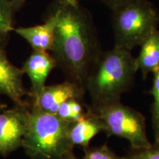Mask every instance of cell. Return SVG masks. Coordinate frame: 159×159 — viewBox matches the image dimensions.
<instances>
[{
  "mask_svg": "<svg viewBox=\"0 0 159 159\" xmlns=\"http://www.w3.org/2000/svg\"><path fill=\"white\" fill-rule=\"evenodd\" d=\"M55 5L59 18L50 54L67 80L84 88L89 71L102 52L94 20L79 3L71 5L56 0Z\"/></svg>",
  "mask_w": 159,
  "mask_h": 159,
  "instance_id": "obj_1",
  "label": "cell"
},
{
  "mask_svg": "<svg viewBox=\"0 0 159 159\" xmlns=\"http://www.w3.org/2000/svg\"><path fill=\"white\" fill-rule=\"evenodd\" d=\"M138 70L130 51L114 47L101 52L84 85L93 106L120 101L122 94L132 87Z\"/></svg>",
  "mask_w": 159,
  "mask_h": 159,
  "instance_id": "obj_2",
  "label": "cell"
},
{
  "mask_svg": "<svg viewBox=\"0 0 159 159\" xmlns=\"http://www.w3.org/2000/svg\"><path fill=\"white\" fill-rule=\"evenodd\" d=\"M71 123L32 102L21 148L30 159H63L74 148L69 139Z\"/></svg>",
  "mask_w": 159,
  "mask_h": 159,
  "instance_id": "obj_3",
  "label": "cell"
},
{
  "mask_svg": "<svg viewBox=\"0 0 159 159\" xmlns=\"http://www.w3.org/2000/svg\"><path fill=\"white\" fill-rule=\"evenodd\" d=\"M112 11L115 47L130 51L158 29L159 14L148 0H131Z\"/></svg>",
  "mask_w": 159,
  "mask_h": 159,
  "instance_id": "obj_4",
  "label": "cell"
},
{
  "mask_svg": "<svg viewBox=\"0 0 159 159\" xmlns=\"http://www.w3.org/2000/svg\"><path fill=\"white\" fill-rule=\"evenodd\" d=\"M89 108L100 119L108 136L126 139L133 150L148 148L152 145L147 136L145 118L139 111L120 101Z\"/></svg>",
  "mask_w": 159,
  "mask_h": 159,
  "instance_id": "obj_5",
  "label": "cell"
},
{
  "mask_svg": "<svg viewBox=\"0 0 159 159\" xmlns=\"http://www.w3.org/2000/svg\"><path fill=\"white\" fill-rule=\"evenodd\" d=\"M30 109L16 105L0 111V156H6L21 148L27 129Z\"/></svg>",
  "mask_w": 159,
  "mask_h": 159,
  "instance_id": "obj_6",
  "label": "cell"
},
{
  "mask_svg": "<svg viewBox=\"0 0 159 159\" xmlns=\"http://www.w3.org/2000/svg\"><path fill=\"white\" fill-rule=\"evenodd\" d=\"M85 94L84 88L74 82L66 80L57 84L46 85L39 97L32 99V102L36 104L45 112L56 114L63 102L71 99L83 101Z\"/></svg>",
  "mask_w": 159,
  "mask_h": 159,
  "instance_id": "obj_7",
  "label": "cell"
},
{
  "mask_svg": "<svg viewBox=\"0 0 159 159\" xmlns=\"http://www.w3.org/2000/svg\"><path fill=\"white\" fill-rule=\"evenodd\" d=\"M58 18L59 11L55 4L43 24L32 27H18L14 28L13 31L25 39L33 50L50 52L54 42Z\"/></svg>",
  "mask_w": 159,
  "mask_h": 159,
  "instance_id": "obj_8",
  "label": "cell"
},
{
  "mask_svg": "<svg viewBox=\"0 0 159 159\" xmlns=\"http://www.w3.org/2000/svg\"><path fill=\"white\" fill-rule=\"evenodd\" d=\"M21 68L16 66L7 57L4 49H0V94L7 97L16 105H27V94L23 83Z\"/></svg>",
  "mask_w": 159,
  "mask_h": 159,
  "instance_id": "obj_9",
  "label": "cell"
},
{
  "mask_svg": "<svg viewBox=\"0 0 159 159\" xmlns=\"http://www.w3.org/2000/svg\"><path fill=\"white\" fill-rule=\"evenodd\" d=\"M55 67L56 63L49 52L33 50L27 57L21 69L30 80L32 99L39 97L47 85L46 82L49 74Z\"/></svg>",
  "mask_w": 159,
  "mask_h": 159,
  "instance_id": "obj_10",
  "label": "cell"
},
{
  "mask_svg": "<svg viewBox=\"0 0 159 159\" xmlns=\"http://www.w3.org/2000/svg\"><path fill=\"white\" fill-rule=\"evenodd\" d=\"M102 131L104 132V127L102 122L89 107L86 116L71 123L69 129V139L73 146L78 145L85 150L89 148L91 139Z\"/></svg>",
  "mask_w": 159,
  "mask_h": 159,
  "instance_id": "obj_11",
  "label": "cell"
},
{
  "mask_svg": "<svg viewBox=\"0 0 159 159\" xmlns=\"http://www.w3.org/2000/svg\"><path fill=\"white\" fill-rule=\"evenodd\" d=\"M140 46L136 61L138 69L145 79L150 73L153 74L159 69V30L152 32Z\"/></svg>",
  "mask_w": 159,
  "mask_h": 159,
  "instance_id": "obj_12",
  "label": "cell"
},
{
  "mask_svg": "<svg viewBox=\"0 0 159 159\" xmlns=\"http://www.w3.org/2000/svg\"><path fill=\"white\" fill-rule=\"evenodd\" d=\"M11 0H0V49H5L11 32L13 31L14 14Z\"/></svg>",
  "mask_w": 159,
  "mask_h": 159,
  "instance_id": "obj_13",
  "label": "cell"
},
{
  "mask_svg": "<svg viewBox=\"0 0 159 159\" xmlns=\"http://www.w3.org/2000/svg\"><path fill=\"white\" fill-rule=\"evenodd\" d=\"M82 100L77 99H71L66 101L61 105L57 115L60 118L69 122H75L86 116L89 108L85 110Z\"/></svg>",
  "mask_w": 159,
  "mask_h": 159,
  "instance_id": "obj_14",
  "label": "cell"
},
{
  "mask_svg": "<svg viewBox=\"0 0 159 159\" xmlns=\"http://www.w3.org/2000/svg\"><path fill=\"white\" fill-rule=\"evenodd\" d=\"M152 86L149 94L153 97L152 106V126L156 142L159 143V69L153 73Z\"/></svg>",
  "mask_w": 159,
  "mask_h": 159,
  "instance_id": "obj_15",
  "label": "cell"
},
{
  "mask_svg": "<svg viewBox=\"0 0 159 159\" xmlns=\"http://www.w3.org/2000/svg\"><path fill=\"white\" fill-rule=\"evenodd\" d=\"M83 159H124L113 152L106 144L85 150Z\"/></svg>",
  "mask_w": 159,
  "mask_h": 159,
  "instance_id": "obj_16",
  "label": "cell"
},
{
  "mask_svg": "<svg viewBox=\"0 0 159 159\" xmlns=\"http://www.w3.org/2000/svg\"><path fill=\"white\" fill-rule=\"evenodd\" d=\"M124 159H159V143H155L148 148L134 150Z\"/></svg>",
  "mask_w": 159,
  "mask_h": 159,
  "instance_id": "obj_17",
  "label": "cell"
},
{
  "mask_svg": "<svg viewBox=\"0 0 159 159\" xmlns=\"http://www.w3.org/2000/svg\"><path fill=\"white\" fill-rule=\"evenodd\" d=\"M101 1H102L111 10H113L131 0H101Z\"/></svg>",
  "mask_w": 159,
  "mask_h": 159,
  "instance_id": "obj_18",
  "label": "cell"
},
{
  "mask_svg": "<svg viewBox=\"0 0 159 159\" xmlns=\"http://www.w3.org/2000/svg\"><path fill=\"white\" fill-rule=\"evenodd\" d=\"M27 0H11L13 8L14 10V12H16L21 8L25 3Z\"/></svg>",
  "mask_w": 159,
  "mask_h": 159,
  "instance_id": "obj_19",
  "label": "cell"
},
{
  "mask_svg": "<svg viewBox=\"0 0 159 159\" xmlns=\"http://www.w3.org/2000/svg\"><path fill=\"white\" fill-rule=\"evenodd\" d=\"M60 1L64 4H67V5H76L79 3L77 0H60Z\"/></svg>",
  "mask_w": 159,
  "mask_h": 159,
  "instance_id": "obj_20",
  "label": "cell"
},
{
  "mask_svg": "<svg viewBox=\"0 0 159 159\" xmlns=\"http://www.w3.org/2000/svg\"><path fill=\"white\" fill-rule=\"evenodd\" d=\"M63 159H78V158H77V157L75 156L74 152H73V151H72V152H69V154H67L66 156L64 157V158H63Z\"/></svg>",
  "mask_w": 159,
  "mask_h": 159,
  "instance_id": "obj_21",
  "label": "cell"
},
{
  "mask_svg": "<svg viewBox=\"0 0 159 159\" xmlns=\"http://www.w3.org/2000/svg\"><path fill=\"white\" fill-rule=\"evenodd\" d=\"M3 109H5V106H4V105L1 103V102H0V111H2Z\"/></svg>",
  "mask_w": 159,
  "mask_h": 159,
  "instance_id": "obj_22",
  "label": "cell"
}]
</instances>
